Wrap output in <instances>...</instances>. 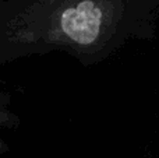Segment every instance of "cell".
Instances as JSON below:
<instances>
[{
	"label": "cell",
	"instance_id": "cell-1",
	"mask_svg": "<svg viewBox=\"0 0 159 158\" xmlns=\"http://www.w3.org/2000/svg\"><path fill=\"white\" fill-rule=\"evenodd\" d=\"M158 28L159 0H2L0 64L64 52L92 66Z\"/></svg>",
	"mask_w": 159,
	"mask_h": 158
},
{
	"label": "cell",
	"instance_id": "cell-2",
	"mask_svg": "<svg viewBox=\"0 0 159 158\" xmlns=\"http://www.w3.org/2000/svg\"><path fill=\"white\" fill-rule=\"evenodd\" d=\"M7 151V144L4 143V140H3L2 134H0V156H2L3 153H6Z\"/></svg>",
	"mask_w": 159,
	"mask_h": 158
}]
</instances>
